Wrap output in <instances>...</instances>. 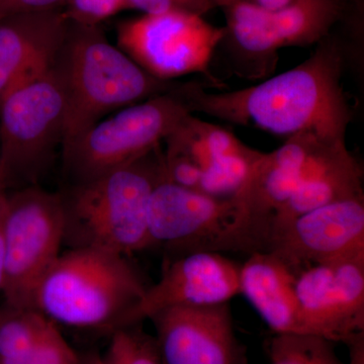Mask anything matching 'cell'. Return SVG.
Returning <instances> with one entry per match:
<instances>
[{"mask_svg":"<svg viewBox=\"0 0 364 364\" xmlns=\"http://www.w3.org/2000/svg\"><path fill=\"white\" fill-rule=\"evenodd\" d=\"M7 191L0 188V291L4 280V253H6V214Z\"/></svg>","mask_w":364,"mask_h":364,"instance_id":"484cf974","label":"cell"},{"mask_svg":"<svg viewBox=\"0 0 364 364\" xmlns=\"http://www.w3.org/2000/svg\"><path fill=\"white\" fill-rule=\"evenodd\" d=\"M55 67L66 98L62 149L112 112L181 86L143 70L100 26L70 23Z\"/></svg>","mask_w":364,"mask_h":364,"instance_id":"3957f363","label":"cell"},{"mask_svg":"<svg viewBox=\"0 0 364 364\" xmlns=\"http://www.w3.org/2000/svg\"><path fill=\"white\" fill-rule=\"evenodd\" d=\"M226 33V28L213 26L196 14H143L117 23V46L150 75L171 81L188 74H208L215 48Z\"/></svg>","mask_w":364,"mask_h":364,"instance_id":"9c48e42d","label":"cell"},{"mask_svg":"<svg viewBox=\"0 0 364 364\" xmlns=\"http://www.w3.org/2000/svg\"><path fill=\"white\" fill-rule=\"evenodd\" d=\"M107 364H163L155 337L143 331L140 325L112 332Z\"/></svg>","mask_w":364,"mask_h":364,"instance_id":"44dd1931","label":"cell"},{"mask_svg":"<svg viewBox=\"0 0 364 364\" xmlns=\"http://www.w3.org/2000/svg\"><path fill=\"white\" fill-rule=\"evenodd\" d=\"M28 364H79L75 352L57 324L49 320L33 347Z\"/></svg>","mask_w":364,"mask_h":364,"instance_id":"603a6c76","label":"cell"},{"mask_svg":"<svg viewBox=\"0 0 364 364\" xmlns=\"http://www.w3.org/2000/svg\"><path fill=\"white\" fill-rule=\"evenodd\" d=\"M291 0H213L215 7H225L230 4H237V2H244V4H251L265 11H277L289 4Z\"/></svg>","mask_w":364,"mask_h":364,"instance_id":"4316f807","label":"cell"},{"mask_svg":"<svg viewBox=\"0 0 364 364\" xmlns=\"http://www.w3.org/2000/svg\"><path fill=\"white\" fill-rule=\"evenodd\" d=\"M65 0H0V20L11 14L62 9Z\"/></svg>","mask_w":364,"mask_h":364,"instance_id":"d4e9b609","label":"cell"},{"mask_svg":"<svg viewBox=\"0 0 364 364\" xmlns=\"http://www.w3.org/2000/svg\"><path fill=\"white\" fill-rule=\"evenodd\" d=\"M363 196V167L347 149L345 139L316 136L306 153L298 186L275 220L272 238L299 215Z\"/></svg>","mask_w":364,"mask_h":364,"instance_id":"e0dca14e","label":"cell"},{"mask_svg":"<svg viewBox=\"0 0 364 364\" xmlns=\"http://www.w3.org/2000/svg\"><path fill=\"white\" fill-rule=\"evenodd\" d=\"M151 245L176 257L193 252H257L247 215L237 196L215 198L167 181L148 205Z\"/></svg>","mask_w":364,"mask_h":364,"instance_id":"52a82bcc","label":"cell"},{"mask_svg":"<svg viewBox=\"0 0 364 364\" xmlns=\"http://www.w3.org/2000/svg\"><path fill=\"white\" fill-rule=\"evenodd\" d=\"M315 134L287 138L272 152H262L238 193L245 208L258 252H267L275 220L298 186L304 162Z\"/></svg>","mask_w":364,"mask_h":364,"instance_id":"9a60e30c","label":"cell"},{"mask_svg":"<svg viewBox=\"0 0 364 364\" xmlns=\"http://www.w3.org/2000/svg\"><path fill=\"white\" fill-rule=\"evenodd\" d=\"M66 98L56 67L26 81L0 102V188L40 186L62 150Z\"/></svg>","mask_w":364,"mask_h":364,"instance_id":"5b68a950","label":"cell"},{"mask_svg":"<svg viewBox=\"0 0 364 364\" xmlns=\"http://www.w3.org/2000/svg\"><path fill=\"white\" fill-rule=\"evenodd\" d=\"M296 287L301 335L345 343L364 332V252L305 268Z\"/></svg>","mask_w":364,"mask_h":364,"instance_id":"30bf717a","label":"cell"},{"mask_svg":"<svg viewBox=\"0 0 364 364\" xmlns=\"http://www.w3.org/2000/svg\"><path fill=\"white\" fill-rule=\"evenodd\" d=\"M166 181L161 146L126 166L62 191L64 242L69 249L88 248L122 256L152 247L148 205L158 184Z\"/></svg>","mask_w":364,"mask_h":364,"instance_id":"7a4b0ae2","label":"cell"},{"mask_svg":"<svg viewBox=\"0 0 364 364\" xmlns=\"http://www.w3.org/2000/svg\"><path fill=\"white\" fill-rule=\"evenodd\" d=\"M296 284V273L274 254H251L241 265V294L274 334L301 335Z\"/></svg>","mask_w":364,"mask_h":364,"instance_id":"ac0fdd59","label":"cell"},{"mask_svg":"<svg viewBox=\"0 0 364 364\" xmlns=\"http://www.w3.org/2000/svg\"><path fill=\"white\" fill-rule=\"evenodd\" d=\"M63 242L61 193L40 186L7 191L1 287L6 305L36 310V291L58 259Z\"/></svg>","mask_w":364,"mask_h":364,"instance_id":"ba28073f","label":"cell"},{"mask_svg":"<svg viewBox=\"0 0 364 364\" xmlns=\"http://www.w3.org/2000/svg\"><path fill=\"white\" fill-rule=\"evenodd\" d=\"M334 342L313 335L274 334L267 343L270 364H347Z\"/></svg>","mask_w":364,"mask_h":364,"instance_id":"ffe728a7","label":"cell"},{"mask_svg":"<svg viewBox=\"0 0 364 364\" xmlns=\"http://www.w3.org/2000/svg\"><path fill=\"white\" fill-rule=\"evenodd\" d=\"M163 364H248L230 303L173 306L151 316Z\"/></svg>","mask_w":364,"mask_h":364,"instance_id":"7c38bea8","label":"cell"},{"mask_svg":"<svg viewBox=\"0 0 364 364\" xmlns=\"http://www.w3.org/2000/svg\"><path fill=\"white\" fill-rule=\"evenodd\" d=\"M88 364H107L105 363L104 358H95L93 360H91Z\"/></svg>","mask_w":364,"mask_h":364,"instance_id":"f1b7e54d","label":"cell"},{"mask_svg":"<svg viewBox=\"0 0 364 364\" xmlns=\"http://www.w3.org/2000/svg\"><path fill=\"white\" fill-rule=\"evenodd\" d=\"M69 26L63 9L0 20V102L14 88L52 68Z\"/></svg>","mask_w":364,"mask_h":364,"instance_id":"2e32d148","label":"cell"},{"mask_svg":"<svg viewBox=\"0 0 364 364\" xmlns=\"http://www.w3.org/2000/svg\"><path fill=\"white\" fill-rule=\"evenodd\" d=\"M147 287L126 256L69 249L41 280L35 308L55 324L114 332L132 326Z\"/></svg>","mask_w":364,"mask_h":364,"instance_id":"277c9868","label":"cell"},{"mask_svg":"<svg viewBox=\"0 0 364 364\" xmlns=\"http://www.w3.org/2000/svg\"><path fill=\"white\" fill-rule=\"evenodd\" d=\"M240 268L221 253L178 256L164 268L156 284L147 287L132 326L140 325L164 309L230 303L241 294Z\"/></svg>","mask_w":364,"mask_h":364,"instance_id":"5bb4252c","label":"cell"},{"mask_svg":"<svg viewBox=\"0 0 364 364\" xmlns=\"http://www.w3.org/2000/svg\"><path fill=\"white\" fill-rule=\"evenodd\" d=\"M130 9L142 14H161L181 11L205 16L215 9L213 0H128Z\"/></svg>","mask_w":364,"mask_h":364,"instance_id":"cb8c5ba5","label":"cell"},{"mask_svg":"<svg viewBox=\"0 0 364 364\" xmlns=\"http://www.w3.org/2000/svg\"><path fill=\"white\" fill-rule=\"evenodd\" d=\"M318 44L303 63L259 85L221 93L184 85L182 95L193 112L229 123L287 138L312 133L332 140L345 139L352 112L341 82L343 52L328 37Z\"/></svg>","mask_w":364,"mask_h":364,"instance_id":"6da1fadb","label":"cell"},{"mask_svg":"<svg viewBox=\"0 0 364 364\" xmlns=\"http://www.w3.org/2000/svg\"><path fill=\"white\" fill-rule=\"evenodd\" d=\"M344 344L349 349V363L347 364H364V332L353 335Z\"/></svg>","mask_w":364,"mask_h":364,"instance_id":"83f0119b","label":"cell"},{"mask_svg":"<svg viewBox=\"0 0 364 364\" xmlns=\"http://www.w3.org/2000/svg\"><path fill=\"white\" fill-rule=\"evenodd\" d=\"M182 86L112 112L62 149L68 184L104 176L159 147L193 114Z\"/></svg>","mask_w":364,"mask_h":364,"instance_id":"8992f818","label":"cell"},{"mask_svg":"<svg viewBox=\"0 0 364 364\" xmlns=\"http://www.w3.org/2000/svg\"><path fill=\"white\" fill-rule=\"evenodd\" d=\"M49 318L35 309H0V364H28Z\"/></svg>","mask_w":364,"mask_h":364,"instance_id":"d6986e66","label":"cell"},{"mask_svg":"<svg viewBox=\"0 0 364 364\" xmlns=\"http://www.w3.org/2000/svg\"><path fill=\"white\" fill-rule=\"evenodd\" d=\"M62 9L70 23L100 26L130 6L128 0H65Z\"/></svg>","mask_w":364,"mask_h":364,"instance_id":"7402d4cb","label":"cell"},{"mask_svg":"<svg viewBox=\"0 0 364 364\" xmlns=\"http://www.w3.org/2000/svg\"><path fill=\"white\" fill-rule=\"evenodd\" d=\"M267 252L296 274L318 263L364 252V196L299 215L272 237Z\"/></svg>","mask_w":364,"mask_h":364,"instance_id":"4fadbf2b","label":"cell"},{"mask_svg":"<svg viewBox=\"0 0 364 364\" xmlns=\"http://www.w3.org/2000/svg\"><path fill=\"white\" fill-rule=\"evenodd\" d=\"M226 37L247 54L265 56L282 48L318 44L343 13L341 0H294L277 11L244 4L223 7Z\"/></svg>","mask_w":364,"mask_h":364,"instance_id":"8fae6325","label":"cell"}]
</instances>
